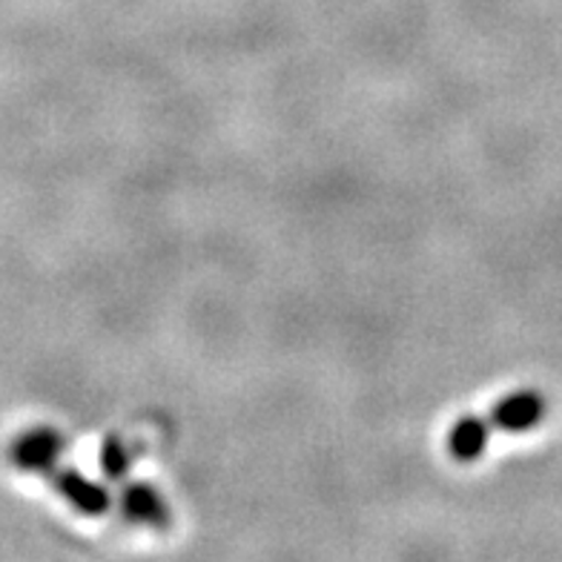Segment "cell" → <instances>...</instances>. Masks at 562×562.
<instances>
[{"label": "cell", "instance_id": "6da1fadb", "mask_svg": "<svg viewBox=\"0 0 562 562\" xmlns=\"http://www.w3.org/2000/svg\"><path fill=\"white\" fill-rule=\"evenodd\" d=\"M67 451V439L55 428H32L12 442L9 459L23 474H49Z\"/></svg>", "mask_w": 562, "mask_h": 562}, {"label": "cell", "instance_id": "7a4b0ae2", "mask_svg": "<svg viewBox=\"0 0 562 562\" xmlns=\"http://www.w3.org/2000/svg\"><path fill=\"white\" fill-rule=\"evenodd\" d=\"M46 476L53 480L60 499L72 505V508L78 510V514H83V517H104L106 510L112 508L110 491H106L101 482L83 476L78 468L55 465Z\"/></svg>", "mask_w": 562, "mask_h": 562}, {"label": "cell", "instance_id": "3957f363", "mask_svg": "<svg viewBox=\"0 0 562 562\" xmlns=\"http://www.w3.org/2000/svg\"><path fill=\"white\" fill-rule=\"evenodd\" d=\"M548 414V402L540 391L522 387L496 402L491 407V428L503 430V434H526L537 428Z\"/></svg>", "mask_w": 562, "mask_h": 562}, {"label": "cell", "instance_id": "277c9868", "mask_svg": "<svg viewBox=\"0 0 562 562\" xmlns=\"http://www.w3.org/2000/svg\"><path fill=\"white\" fill-rule=\"evenodd\" d=\"M119 503L126 522H133V526L156 528V531L170 528V505L164 503V496L149 482H126Z\"/></svg>", "mask_w": 562, "mask_h": 562}, {"label": "cell", "instance_id": "5b68a950", "mask_svg": "<svg viewBox=\"0 0 562 562\" xmlns=\"http://www.w3.org/2000/svg\"><path fill=\"white\" fill-rule=\"evenodd\" d=\"M491 442V422L482 419L476 414L459 416L453 422L451 434H448V453H451L457 462H476L482 453L488 451Z\"/></svg>", "mask_w": 562, "mask_h": 562}, {"label": "cell", "instance_id": "8992f818", "mask_svg": "<svg viewBox=\"0 0 562 562\" xmlns=\"http://www.w3.org/2000/svg\"><path fill=\"white\" fill-rule=\"evenodd\" d=\"M98 459H101V471L110 482H124L133 471V451H130V445L124 442L121 434H110L104 439Z\"/></svg>", "mask_w": 562, "mask_h": 562}]
</instances>
